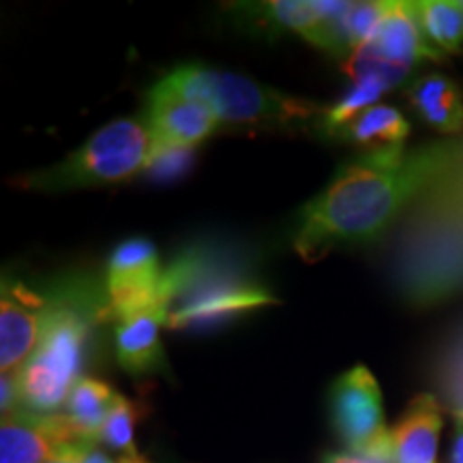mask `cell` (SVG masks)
I'll use <instances>...</instances> for the list:
<instances>
[{
	"label": "cell",
	"instance_id": "obj_1",
	"mask_svg": "<svg viewBox=\"0 0 463 463\" xmlns=\"http://www.w3.org/2000/svg\"><path fill=\"white\" fill-rule=\"evenodd\" d=\"M463 165V140L433 142L414 150L364 153L341 165L326 189L303 206L294 251L317 262L345 247L380 239L405 206Z\"/></svg>",
	"mask_w": 463,
	"mask_h": 463
},
{
	"label": "cell",
	"instance_id": "obj_2",
	"mask_svg": "<svg viewBox=\"0 0 463 463\" xmlns=\"http://www.w3.org/2000/svg\"><path fill=\"white\" fill-rule=\"evenodd\" d=\"M50 303L33 356L17 373L22 408L37 414H58L82 369L95 324L108 320V297L92 283H65L48 294Z\"/></svg>",
	"mask_w": 463,
	"mask_h": 463
},
{
	"label": "cell",
	"instance_id": "obj_3",
	"mask_svg": "<svg viewBox=\"0 0 463 463\" xmlns=\"http://www.w3.org/2000/svg\"><path fill=\"white\" fill-rule=\"evenodd\" d=\"M161 300L167 307V326L174 331H208L275 303L241 266L208 249H187L164 269Z\"/></svg>",
	"mask_w": 463,
	"mask_h": 463
},
{
	"label": "cell",
	"instance_id": "obj_4",
	"mask_svg": "<svg viewBox=\"0 0 463 463\" xmlns=\"http://www.w3.org/2000/svg\"><path fill=\"white\" fill-rule=\"evenodd\" d=\"M165 82L187 99L211 109L219 129L242 131H283L317 129L322 106L283 95V92L242 75L219 71L198 62L178 65L165 75Z\"/></svg>",
	"mask_w": 463,
	"mask_h": 463
},
{
	"label": "cell",
	"instance_id": "obj_5",
	"mask_svg": "<svg viewBox=\"0 0 463 463\" xmlns=\"http://www.w3.org/2000/svg\"><path fill=\"white\" fill-rule=\"evenodd\" d=\"M153 140L146 120L118 118L95 131L78 150L58 164L31 172L22 187L43 194L106 187L137 176L146 167Z\"/></svg>",
	"mask_w": 463,
	"mask_h": 463
},
{
	"label": "cell",
	"instance_id": "obj_6",
	"mask_svg": "<svg viewBox=\"0 0 463 463\" xmlns=\"http://www.w3.org/2000/svg\"><path fill=\"white\" fill-rule=\"evenodd\" d=\"M161 277L164 266L153 242L142 236L120 242L109 256L106 270L108 320L118 322L146 309H161L167 314L159 297Z\"/></svg>",
	"mask_w": 463,
	"mask_h": 463
},
{
	"label": "cell",
	"instance_id": "obj_7",
	"mask_svg": "<svg viewBox=\"0 0 463 463\" xmlns=\"http://www.w3.org/2000/svg\"><path fill=\"white\" fill-rule=\"evenodd\" d=\"M328 408L335 431L350 453L386 430L380 384L364 364L347 369L333 382Z\"/></svg>",
	"mask_w": 463,
	"mask_h": 463
},
{
	"label": "cell",
	"instance_id": "obj_8",
	"mask_svg": "<svg viewBox=\"0 0 463 463\" xmlns=\"http://www.w3.org/2000/svg\"><path fill=\"white\" fill-rule=\"evenodd\" d=\"M62 412H20L3 416L0 425V463H43L54 457L90 447Z\"/></svg>",
	"mask_w": 463,
	"mask_h": 463
},
{
	"label": "cell",
	"instance_id": "obj_9",
	"mask_svg": "<svg viewBox=\"0 0 463 463\" xmlns=\"http://www.w3.org/2000/svg\"><path fill=\"white\" fill-rule=\"evenodd\" d=\"M50 297L22 281L5 279L0 297V369L20 373L33 356L43 328Z\"/></svg>",
	"mask_w": 463,
	"mask_h": 463
},
{
	"label": "cell",
	"instance_id": "obj_10",
	"mask_svg": "<svg viewBox=\"0 0 463 463\" xmlns=\"http://www.w3.org/2000/svg\"><path fill=\"white\" fill-rule=\"evenodd\" d=\"M146 125L157 148H198L219 129L211 109L183 97L165 80L155 84L146 97Z\"/></svg>",
	"mask_w": 463,
	"mask_h": 463
},
{
	"label": "cell",
	"instance_id": "obj_11",
	"mask_svg": "<svg viewBox=\"0 0 463 463\" xmlns=\"http://www.w3.org/2000/svg\"><path fill=\"white\" fill-rule=\"evenodd\" d=\"M386 65L410 73L419 62H442L444 54L433 48L416 20L414 3H384V14L367 43H363Z\"/></svg>",
	"mask_w": 463,
	"mask_h": 463
},
{
	"label": "cell",
	"instance_id": "obj_12",
	"mask_svg": "<svg viewBox=\"0 0 463 463\" xmlns=\"http://www.w3.org/2000/svg\"><path fill=\"white\" fill-rule=\"evenodd\" d=\"M164 324H167V314L161 309H146L116 322L114 356L123 372L140 378L164 367L165 354L159 335Z\"/></svg>",
	"mask_w": 463,
	"mask_h": 463
},
{
	"label": "cell",
	"instance_id": "obj_13",
	"mask_svg": "<svg viewBox=\"0 0 463 463\" xmlns=\"http://www.w3.org/2000/svg\"><path fill=\"white\" fill-rule=\"evenodd\" d=\"M439 431L442 405L431 392H420L391 430L395 463H436Z\"/></svg>",
	"mask_w": 463,
	"mask_h": 463
},
{
	"label": "cell",
	"instance_id": "obj_14",
	"mask_svg": "<svg viewBox=\"0 0 463 463\" xmlns=\"http://www.w3.org/2000/svg\"><path fill=\"white\" fill-rule=\"evenodd\" d=\"M405 95L422 123L431 129L447 136L463 129V92L447 75L431 73L416 78Z\"/></svg>",
	"mask_w": 463,
	"mask_h": 463
},
{
	"label": "cell",
	"instance_id": "obj_15",
	"mask_svg": "<svg viewBox=\"0 0 463 463\" xmlns=\"http://www.w3.org/2000/svg\"><path fill=\"white\" fill-rule=\"evenodd\" d=\"M410 136L408 118L392 106H373L356 116L350 125L337 133L335 140L358 146L369 153L403 148Z\"/></svg>",
	"mask_w": 463,
	"mask_h": 463
},
{
	"label": "cell",
	"instance_id": "obj_16",
	"mask_svg": "<svg viewBox=\"0 0 463 463\" xmlns=\"http://www.w3.org/2000/svg\"><path fill=\"white\" fill-rule=\"evenodd\" d=\"M120 392L112 386L97 378H82L73 386L71 395L67 399L65 414L75 431L82 436L86 442L97 444V438L106 425L109 412L118 402Z\"/></svg>",
	"mask_w": 463,
	"mask_h": 463
},
{
	"label": "cell",
	"instance_id": "obj_17",
	"mask_svg": "<svg viewBox=\"0 0 463 463\" xmlns=\"http://www.w3.org/2000/svg\"><path fill=\"white\" fill-rule=\"evenodd\" d=\"M416 20L433 48L455 54L463 48V9L453 0H420L414 3Z\"/></svg>",
	"mask_w": 463,
	"mask_h": 463
},
{
	"label": "cell",
	"instance_id": "obj_18",
	"mask_svg": "<svg viewBox=\"0 0 463 463\" xmlns=\"http://www.w3.org/2000/svg\"><path fill=\"white\" fill-rule=\"evenodd\" d=\"M384 90H391L389 84L384 80L373 78V75L352 80L350 90L335 106L324 108L317 131L326 133L328 137H337V133L350 125L356 116H361L364 109L378 106V99Z\"/></svg>",
	"mask_w": 463,
	"mask_h": 463
},
{
	"label": "cell",
	"instance_id": "obj_19",
	"mask_svg": "<svg viewBox=\"0 0 463 463\" xmlns=\"http://www.w3.org/2000/svg\"><path fill=\"white\" fill-rule=\"evenodd\" d=\"M137 419H140V412H137L136 403L120 395L108 416L106 425H103L99 438H97V444L114 450L118 455L116 459L120 463H148L136 444Z\"/></svg>",
	"mask_w": 463,
	"mask_h": 463
},
{
	"label": "cell",
	"instance_id": "obj_20",
	"mask_svg": "<svg viewBox=\"0 0 463 463\" xmlns=\"http://www.w3.org/2000/svg\"><path fill=\"white\" fill-rule=\"evenodd\" d=\"M195 159V148H157L150 153V159L144 174L148 176V181L155 183H172L183 178L189 172V167L194 165Z\"/></svg>",
	"mask_w": 463,
	"mask_h": 463
},
{
	"label": "cell",
	"instance_id": "obj_21",
	"mask_svg": "<svg viewBox=\"0 0 463 463\" xmlns=\"http://www.w3.org/2000/svg\"><path fill=\"white\" fill-rule=\"evenodd\" d=\"M382 14H384V3H350L344 17V34L350 54L372 39Z\"/></svg>",
	"mask_w": 463,
	"mask_h": 463
},
{
	"label": "cell",
	"instance_id": "obj_22",
	"mask_svg": "<svg viewBox=\"0 0 463 463\" xmlns=\"http://www.w3.org/2000/svg\"><path fill=\"white\" fill-rule=\"evenodd\" d=\"M0 410H3V416H11L24 410L22 408V391L17 373L0 378Z\"/></svg>",
	"mask_w": 463,
	"mask_h": 463
},
{
	"label": "cell",
	"instance_id": "obj_23",
	"mask_svg": "<svg viewBox=\"0 0 463 463\" xmlns=\"http://www.w3.org/2000/svg\"><path fill=\"white\" fill-rule=\"evenodd\" d=\"M80 463H120V461L112 459V457L103 453L97 444H90V447H86L82 450V455H80Z\"/></svg>",
	"mask_w": 463,
	"mask_h": 463
},
{
	"label": "cell",
	"instance_id": "obj_24",
	"mask_svg": "<svg viewBox=\"0 0 463 463\" xmlns=\"http://www.w3.org/2000/svg\"><path fill=\"white\" fill-rule=\"evenodd\" d=\"M450 463H463V422L455 420L453 447H450Z\"/></svg>",
	"mask_w": 463,
	"mask_h": 463
},
{
	"label": "cell",
	"instance_id": "obj_25",
	"mask_svg": "<svg viewBox=\"0 0 463 463\" xmlns=\"http://www.w3.org/2000/svg\"><path fill=\"white\" fill-rule=\"evenodd\" d=\"M320 463H373V461L363 459V457L352 455V453H326L320 459Z\"/></svg>",
	"mask_w": 463,
	"mask_h": 463
},
{
	"label": "cell",
	"instance_id": "obj_26",
	"mask_svg": "<svg viewBox=\"0 0 463 463\" xmlns=\"http://www.w3.org/2000/svg\"><path fill=\"white\" fill-rule=\"evenodd\" d=\"M84 449H78V450H73V453L54 457V459H48V461H43V463H80V455H82Z\"/></svg>",
	"mask_w": 463,
	"mask_h": 463
},
{
	"label": "cell",
	"instance_id": "obj_27",
	"mask_svg": "<svg viewBox=\"0 0 463 463\" xmlns=\"http://www.w3.org/2000/svg\"><path fill=\"white\" fill-rule=\"evenodd\" d=\"M459 7H461V9H463V0H459Z\"/></svg>",
	"mask_w": 463,
	"mask_h": 463
}]
</instances>
